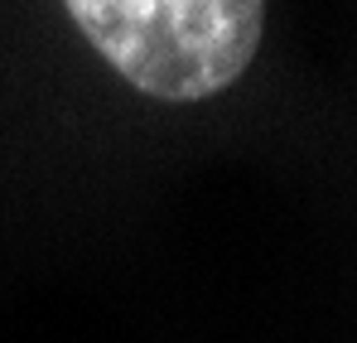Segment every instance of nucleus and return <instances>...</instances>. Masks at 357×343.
Segmentation results:
<instances>
[{"mask_svg": "<svg viewBox=\"0 0 357 343\" xmlns=\"http://www.w3.org/2000/svg\"><path fill=\"white\" fill-rule=\"evenodd\" d=\"M102 63L155 102L218 97L251 68L266 0H63Z\"/></svg>", "mask_w": 357, "mask_h": 343, "instance_id": "f257e3e1", "label": "nucleus"}]
</instances>
